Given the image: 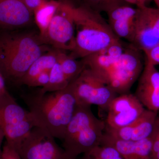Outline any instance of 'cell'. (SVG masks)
Wrapping results in <instances>:
<instances>
[{
  "instance_id": "obj_1",
  "label": "cell",
  "mask_w": 159,
  "mask_h": 159,
  "mask_svg": "<svg viewBox=\"0 0 159 159\" xmlns=\"http://www.w3.org/2000/svg\"><path fill=\"white\" fill-rule=\"evenodd\" d=\"M37 126L62 140L74 116L77 101L70 84L61 90L43 93L40 89L23 96Z\"/></svg>"
},
{
  "instance_id": "obj_2",
  "label": "cell",
  "mask_w": 159,
  "mask_h": 159,
  "mask_svg": "<svg viewBox=\"0 0 159 159\" xmlns=\"http://www.w3.org/2000/svg\"><path fill=\"white\" fill-rule=\"evenodd\" d=\"M39 34L17 30H0V71L6 82L20 85L33 62L51 48Z\"/></svg>"
},
{
  "instance_id": "obj_3",
  "label": "cell",
  "mask_w": 159,
  "mask_h": 159,
  "mask_svg": "<svg viewBox=\"0 0 159 159\" xmlns=\"http://www.w3.org/2000/svg\"><path fill=\"white\" fill-rule=\"evenodd\" d=\"M139 51L131 45L118 55H111L103 50L81 60L85 66L121 95L129 93L142 73L143 66Z\"/></svg>"
},
{
  "instance_id": "obj_4",
  "label": "cell",
  "mask_w": 159,
  "mask_h": 159,
  "mask_svg": "<svg viewBox=\"0 0 159 159\" xmlns=\"http://www.w3.org/2000/svg\"><path fill=\"white\" fill-rule=\"evenodd\" d=\"M75 25L76 45L70 55L82 58L107 48L121 40L115 34L100 13L81 2L77 5L70 0Z\"/></svg>"
},
{
  "instance_id": "obj_5",
  "label": "cell",
  "mask_w": 159,
  "mask_h": 159,
  "mask_svg": "<svg viewBox=\"0 0 159 159\" xmlns=\"http://www.w3.org/2000/svg\"><path fill=\"white\" fill-rule=\"evenodd\" d=\"M105 128V122L94 115L91 106L77 104L62 140L63 148L69 159H76L100 145Z\"/></svg>"
},
{
  "instance_id": "obj_6",
  "label": "cell",
  "mask_w": 159,
  "mask_h": 159,
  "mask_svg": "<svg viewBox=\"0 0 159 159\" xmlns=\"http://www.w3.org/2000/svg\"><path fill=\"white\" fill-rule=\"evenodd\" d=\"M36 122L29 111L16 102L9 93L0 97V128L6 143L17 151Z\"/></svg>"
},
{
  "instance_id": "obj_7",
  "label": "cell",
  "mask_w": 159,
  "mask_h": 159,
  "mask_svg": "<svg viewBox=\"0 0 159 159\" xmlns=\"http://www.w3.org/2000/svg\"><path fill=\"white\" fill-rule=\"evenodd\" d=\"M69 84L78 105H96L107 110L112 100L119 95L86 66Z\"/></svg>"
},
{
  "instance_id": "obj_8",
  "label": "cell",
  "mask_w": 159,
  "mask_h": 159,
  "mask_svg": "<svg viewBox=\"0 0 159 159\" xmlns=\"http://www.w3.org/2000/svg\"><path fill=\"white\" fill-rule=\"evenodd\" d=\"M41 41L45 44L61 51L71 52L74 50L76 33L70 0H61L60 6Z\"/></svg>"
},
{
  "instance_id": "obj_9",
  "label": "cell",
  "mask_w": 159,
  "mask_h": 159,
  "mask_svg": "<svg viewBox=\"0 0 159 159\" xmlns=\"http://www.w3.org/2000/svg\"><path fill=\"white\" fill-rule=\"evenodd\" d=\"M22 159H69L55 138L44 129H32L18 150Z\"/></svg>"
},
{
  "instance_id": "obj_10",
  "label": "cell",
  "mask_w": 159,
  "mask_h": 159,
  "mask_svg": "<svg viewBox=\"0 0 159 159\" xmlns=\"http://www.w3.org/2000/svg\"><path fill=\"white\" fill-rule=\"evenodd\" d=\"M107 110L106 126L118 129L134 122L142 116L145 108L134 94L127 93L115 97Z\"/></svg>"
},
{
  "instance_id": "obj_11",
  "label": "cell",
  "mask_w": 159,
  "mask_h": 159,
  "mask_svg": "<svg viewBox=\"0 0 159 159\" xmlns=\"http://www.w3.org/2000/svg\"><path fill=\"white\" fill-rule=\"evenodd\" d=\"M134 95L146 109L159 112V71L146 61Z\"/></svg>"
},
{
  "instance_id": "obj_12",
  "label": "cell",
  "mask_w": 159,
  "mask_h": 159,
  "mask_svg": "<svg viewBox=\"0 0 159 159\" xmlns=\"http://www.w3.org/2000/svg\"><path fill=\"white\" fill-rule=\"evenodd\" d=\"M33 12L21 0H0V30H17L31 25Z\"/></svg>"
},
{
  "instance_id": "obj_13",
  "label": "cell",
  "mask_w": 159,
  "mask_h": 159,
  "mask_svg": "<svg viewBox=\"0 0 159 159\" xmlns=\"http://www.w3.org/2000/svg\"><path fill=\"white\" fill-rule=\"evenodd\" d=\"M158 113L145 109L139 119L129 125L118 129L106 126L105 133L116 139L139 141L148 138L153 132Z\"/></svg>"
},
{
  "instance_id": "obj_14",
  "label": "cell",
  "mask_w": 159,
  "mask_h": 159,
  "mask_svg": "<svg viewBox=\"0 0 159 159\" xmlns=\"http://www.w3.org/2000/svg\"><path fill=\"white\" fill-rule=\"evenodd\" d=\"M154 138V130L148 138L139 141H127L116 139L104 132L101 144L114 147L124 159H152Z\"/></svg>"
},
{
  "instance_id": "obj_15",
  "label": "cell",
  "mask_w": 159,
  "mask_h": 159,
  "mask_svg": "<svg viewBox=\"0 0 159 159\" xmlns=\"http://www.w3.org/2000/svg\"><path fill=\"white\" fill-rule=\"evenodd\" d=\"M137 8L127 3L111 9L107 14L111 29L119 39L127 40L131 43L133 39Z\"/></svg>"
},
{
  "instance_id": "obj_16",
  "label": "cell",
  "mask_w": 159,
  "mask_h": 159,
  "mask_svg": "<svg viewBox=\"0 0 159 159\" xmlns=\"http://www.w3.org/2000/svg\"><path fill=\"white\" fill-rule=\"evenodd\" d=\"M137 10L131 45L144 52L159 44V39L154 36L149 20L143 7H137Z\"/></svg>"
},
{
  "instance_id": "obj_17",
  "label": "cell",
  "mask_w": 159,
  "mask_h": 159,
  "mask_svg": "<svg viewBox=\"0 0 159 159\" xmlns=\"http://www.w3.org/2000/svg\"><path fill=\"white\" fill-rule=\"evenodd\" d=\"M61 50L54 48L42 54L33 62L22 78L20 85L31 87L34 80L44 72L50 71L58 61Z\"/></svg>"
},
{
  "instance_id": "obj_18",
  "label": "cell",
  "mask_w": 159,
  "mask_h": 159,
  "mask_svg": "<svg viewBox=\"0 0 159 159\" xmlns=\"http://www.w3.org/2000/svg\"><path fill=\"white\" fill-rule=\"evenodd\" d=\"M61 3V0H45L33 11L35 24L39 30L41 39L47 30Z\"/></svg>"
},
{
  "instance_id": "obj_19",
  "label": "cell",
  "mask_w": 159,
  "mask_h": 159,
  "mask_svg": "<svg viewBox=\"0 0 159 159\" xmlns=\"http://www.w3.org/2000/svg\"><path fill=\"white\" fill-rule=\"evenodd\" d=\"M58 61L70 83L78 77L85 67L82 60L79 61L63 51L61 52Z\"/></svg>"
},
{
  "instance_id": "obj_20",
  "label": "cell",
  "mask_w": 159,
  "mask_h": 159,
  "mask_svg": "<svg viewBox=\"0 0 159 159\" xmlns=\"http://www.w3.org/2000/svg\"><path fill=\"white\" fill-rule=\"evenodd\" d=\"M70 84L57 61L50 71L48 83L39 89L43 93L54 92L66 88Z\"/></svg>"
},
{
  "instance_id": "obj_21",
  "label": "cell",
  "mask_w": 159,
  "mask_h": 159,
  "mask_svg": "<svg viewBox=\"0 0 159 159\" xmlns=\"http://www.w3.org/2000/svg\"><path fill=\"white\" fill-rule=\"evenodd\" d=\"M81 159H124L114 147L100 144L84 153Z\"/></svg>"
},
{
  "instance_id": "obj_22",
  "label": "cell",
  "mask_w": 159,
  "mask_h": 159,
  "mask_svg": "<svg viewBox=\"0 0 159 159\" xmlns=\"http://www.w3.org/2000/svg\"><path fill=\"white\" fill-rule=\"evenodd\" d=\"M81 2L99 13L102 11L107 13L115 7L126 3L122 0H81Z\"/></svg>"
},
{
  "instance_id": "obj_23",
  "label": "cell",
  "mask_w": 159,
  "mask_h": 159,
  "mask_svg": "<svg viewBox=\"0 0 159 159\" xmlns=\"http://www.w3.org/2000/svg\"><path fill=\"white\" fill-rule=\"evenodd\" d=\"M150 22L154 36L159 39V9L142 6Z\"/></svg>"
},
{
  "instance_id": "obj_24",
  "label": "cell",
  "mask_w": 159,
  "mask_h": 159,
  "mask_svg": "<svg viewBox=\"0 0 159 159\" xmlns=\"http://www.w3.org/2000/svg\"><path fill=\"white\" fill-rule=\"evenodd\" d=\"M154 138L152 148V159H159V116H158L154 129Z\"/></svg>"
},
{
  "instance_id": "obj_25",
  "label": "cell",
  "mask_w": 159,
  "mask_h": 159,
  "mask_svg": "<svg viewBox=\"0 0 159 159\" xmlns=\"http://www.w3.org/2000/svg\"><path fill=\"white\" fill-rule=\"evenodd\" d=\"M144 53L146 61L155 66L159 65V44Z\"/></svg>"
},
{
  "instance_id": "obj_26",
  "label": "cell",
  "mask_w": 159,
  "mask_h": 159,
  "mask_svg": "<svg viewBox=\"0 0 159 159\" xmlns=\"http://www.w3.org/2000/svg\"><path fill=\"white\" fill-rule=\"evenodd\" d=\"M0 159H22L17 151L6 143L3 146Z\"/></svg>"
},
{
  "instance_id": "obj_27",
  "label": "cell",
  "mask_w": 159,
  "mask_h": 159,
  "mask_svg": "<svg viewBox=\"0 0 159 159\" xmlns=\"http://www.w3.org/2000/svg\"><path fill=\"white\" fill-rule=\"evenodd\" d=\"M30 11H33L45 0H21Z\"/></svg>"
},
{
  "instance_id": "obj_28",
  "label": "cell",
  "mask_w": 159,
  "mask_h": 159,
  "mask_svg": "<svg viewBox=\"0 0 159 159\" xmlns=\"http://www.w3.org/2000/svg\"><path fill=\"white\" fill-rule=\"evenodd\" d=\"M6 86V81L0 71V97L8 93Z\"/></svg>"
},
{
  "instance_id": "obj_29",
  "label": "cell",
  "mask_w": 159,
  "mask_h": 159,
  "mask_svg": "<svg viewBox=\"0 0 159 159\" xmlns=\"http://www.w3.org/2000/svg\"><path fill=\"white\" fill-rule=\"evenodd\" d=\"M124 2L129 5H135L137 7H141L146 6L144 0H122Z\"/></svg>"
},
{
  "instance_id": "obj_30",
  "label": "cell",
  "mask_w": 159,
  "mask_h": 159,
  "mask_svg": "<svg viewBox=\"0 0 159 159\" xmlns=\"http://www.w3.org/2000/svg\"><path fill=\"white\" fill-rule=\"evenodd\" d=\"M4 139H5V136H4L2 131L0 128V157L2 154V144L3 140Z\"/></svg>"
},
{
  "instance_id": "obj_31",
  "label": "cell",
  "mask_w": 159,
  "mask_h": 159,
  "mask_svg": "<svg viewBox=\"0 0 159 159\" xmlns=\"http://www.w3.org/2000/svg\"><path fill=\"white\" fill-rule=\"evenodd\" d=\"M153 1L155 2V4H156L157 6V8L159 9V0H153Z\"/></svg>"
},
{
  "instance_id": "obj_32",
  "label": "cell",
  "mask_w": 159,
  "mask_h": 159,
  "mask_svg": "<svg viewBox=\"0 0 159 159\" xmlns=\"http://www.w3.org/2000/svg\"><path fill=\"white\" fill-rule=\"evenodd\" d=\"M151 1H152V0H146V2H150Z\"/></svg>"
},
{
  "instance_id": "obj_33",
  "label": "cell",
  "mask_w": 159,
  "mask_h": 159,
  "mask_svg": "<svg viewBox=\"0 0 159 159\" xmlns=\"http://www.w3.org/2000/svg\"><path fill=\"white\" fill-rule=\"evenodd\" d=\"M144 2H145V4H146V3H147V2H146V0H144Z\"/></svg>"
},
{
  "instance_id": "obj_34",
  "label": "cell",
  "mask_w": 159,
  "mask_h": 159,
  "mask_svg": "<svg viewBox=\"0 0 159 159\" xmlns=\"http://www.w3.org/2000/svg\"></svg>"
}]
</instances>
